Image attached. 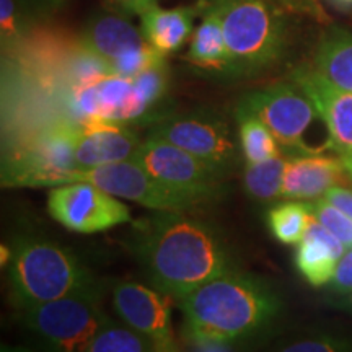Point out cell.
Segmentation results:
<instances>
[{
    "mask_svg": "<svg viewBox=\"0 0 352 352\" xmlns=\"http://www.w3.org/2000/svg\"><path fill=\"white\" fill-rule=\"evenodd\" d=\"M129 246L153 287L173 300L241 270L222 232L184 212H155L135 222Z\"/></svg>",
    "mask_w": 352,
    "mask_h": 352,
    "instance_id": "6da1fadb",
    "label": "cell"
},
{
    "mask_svg": "<svg viewBox=\"0 0 352 352\" xmlns=\"http://www.w3.org/2000/svg\"><path fill=\"white\" fill-rule=\"evenodd\" d=\"M178 302L184 340L232 346L270 333L284 310L270 280L241 270L215 277Z\"/></svg>",
    "mask_w": 352,
    "mask_h": 352,
    "instance_id": "7a4b0ae2",
    "label": "cell"
},
{
    "mask_svg": "<svg viewBox=\"0 0 352 352\" xmlns=\"http://www.w3.org/2000/svg\"><path fill=\"white\" fill-rule=\"evenodd\" d=\"M8 284L16 308L74 296H103L100 280L76 253L33 235L19 236L13 243Z\"/></svg>",
    "mask_w": 352,
    "mask_h": 352,
    "instance_id": "3957f363",
    "label": "cell"
},
{
    "mask_svg": "<svg viewBox=\"0 0 352 352\" xmlns=\"http://www.w3.org/2000/svg\"><path fill=\"white\" fill-rule=\"evenodd\" d=\"M206 3L222 23L233 72H253L283 56L285 28L274 2L206 0Z\"/></svg>",
    "mask_w": 352,
    "mask_h": 352,
    "instance_id": "277c9868",
    "label": "cell"
},
{
    "mask_svg": "<svg viewBox=\"0 0 352 352\" xmlns=\"http://www.w3.org/2000/svg\"><path fill=\"white\" fill-rule=\"evenodd\" d=\"M240 108L270 127L280 147L292 155L333 151L331 138L314 101L294 83H276L246 95Z\"/></svg>",
    "mask_w": 352,
    "mask_h": 352,
    "instance_id": "5b68a950",
    "label": "cell"
},
{
    "mask_svg": "<svg viewBox=\"0 0 352 352\" xmlns=\"http://www.w3.org/2000/svg\"><path fill=\"white\" fill-rule=\"evenodd\" d=\"M19 316L39 352H87L107 314L101 296H74L19 308Z\"/></svg>",
    "mask_w": 352,
    "mask_h": 352,
    "instance_id": "8992f818",
    "label": "cell"
},
{
    "mask_svg": "<svg viewBox=\"0 0 352 352\" xmlns=\"http://www.w3.org/2000/svg\"><path fill=\"white\" fill-rule=\"evenodd\" d=\"M132 160L144 166L157 182L196 206L214 202L227 195L223 184L226 175L164 139L153 135L145 139Z\"/></svg>",
    "mask_w": 352,
    "mask_h": 352,
    "instance_id": "52a82bcc",
    "label": "cell"
},
{
    "mask_svg": "<svg viewBox=\"0 0 352 352\" xmlns=\"http://www.w3.org/2000/svg\"><path fill=\"white\" fill-rule=\"evenodd\" d=\"M80 126L59 121L47 126L21 147L13 165L3 170L8 186L54 188L65 173L76 170V144Z\"/></svg>",
    "mask_w": 352,
    "mask_h": 352,
    "instance_id": "ba28073f",
    "label": "cell"
},
{
    "mask_svg": "<svg viewBox=\"0 0 352 352\" xmlns=\"http://www.w3.org/2000/svg\"><path fill=\"white\" fill-rule=\"evenodd\" d=\"M67 183H90L120 199L138 202L155 212H186L197 208L186 197L157 182L135 160L72 170L65 173L56 186Z\"/></svg>",
    "mask_w": 352,
    "mask_h": 352,
    "instance_id": "9c48e42d",
    "label": "cell"
},
{
    "mask_svg": "<svg viewBox=\"0 0 352 352\" xmlns=\"http://www.w3.org/2000/svg\"><path fill=\"white\" fill-rule=\"evenodd\" d=\"M78 41L103 60L109 72L127 78L164 59V54L147 43L140 30L113 13L96 15L88 21Z\"/></svg>",
    "mask_w": 352,
    "mask_h": 352,
    "instance_id": "30bf717a",
    "label": "cell"
},
{
    "mask_svg": "<svg viewBox=\"0 0 352 352\" xmlns=\"http://www.w3.org/2000/svg\"><path fill=\"white\" fill-rule=\"evenodd\" d=\"M47 212L56 222L77 233H98L132 220L120 197L90 183H67L51 188Z\"/></svg>",
    "mask_w": 352,
    "mask_h": 352,
    "instance_id": "8fae6325",
    "label": "cell"
},
{
    "mask_svg": "<svg viewBox=\"0 0 352 352\" xmlns=\"http://www.w3.org/2000/svg\"><path fill=\"white\" fill-rule=\"evenodd\" d=\"M151 135L192 153L226 176L239 166V148L230 127L214 114L191 113L166 118L153 126Z\"/></svg>",
    "mask_w": 352,
    "mask_h": 352,
    "instance_id": "7c38bea8",
    "label": "cell"
},
{
    "mask_svg": "<svg viewBox=\"0 0 352 352\" xmlns=\"http://www.w3.org/2000/svg\"><path fill=\"white\" fill-rule=\"evenodd\" d=\"M118 318L151 342L153 352H182L173 329V298L138 280H120L111 289Z\"/></svg>",
    "mask_w": 352,
    "mask_h": 352,
    "instance_id": "4fadbf2b",
    "label": "cell"
},
{
    "mask_svg": "<svg viewBox=\"0 0 352 352\" xmlns=\"http://www.w3.org/2000/svg\"><path fill=\"white\" fill-rule=\"evenodd\" d=\"M294 82L314 101L331 138L333 151L342 160H352V94L327 80L316 69L300 67Z\"/></svg>",
    "mask_w": 352,
    "mask_h": 352,
    "instance_id": "5bb4252c",
    "label": "cell"
},
{
    "mask_svg": "<svg viewBox=\"0 0 352 352\" xmlns=\"http://www.w3.org/2000/svg\"><path fill=\"white\" fill-rule=\"evenodd\" d=\"M352 178L341 157L323 153L292 155L285 166L283 199L316 201L334 186H349Z\"/></svg>",
    "mask_w": 352,
    "mask_h": 352,
    "instance_id": "9a60e30c",
    "label": "cell"
},
{
    "mask_svg": "<svg viewBox=\"0 0 352 352\" xmlns=\"http://www.w3.org/2000/svg\"><path fill=\"white\" fill-rule=\"evenodd\" d=\"M140 144L138 135L121 122L85 121L80 124L77 135L76 165L77 168H94L132 160Z\"/></svg>",
    "mask_w": 352,
    "mask_h": 352,
    "instance_id": "2e32d148",
    "label": "cell"
},
{
    "mask_svg": "<svg viewBox=\"0 0 352 352\" xmlns=\"http://www.w3.org/2000/svg\"><path fill=\"white\" fill-rule=\"evenodd\" d=\"M344 254V245L318 220L311 219L305 235L297 245L294 263L297 271L314 287L331 283L338 261Z\"/></svg>",
    "mask_w": 352,
    "mask_h": 352,
    "instance_id": "e0dca14e",
    "label": "cell"
},
{
    "mask_svg": "<svg viewBox=\"0 0 352 352\" xmlns=\"http://www.w3.org/2000/svg\"><path fill=\"white\" fill-rule=\"evenodd\" d=\"M202 12V2L192 7L160 8L153 6L140 15V32L162 54L178 51L192 34L195 19Z\"/></svg>",
    "mask_w": 352,
    "mask_h": 352,
    "instance_id": "ac0fdd59",
    "label": "cell"
},
{
    "mask_svg": "<svg viewBox=\"0 0 352 352\" xmlns=\"http://www.w3.org/2000/svg\"><path fill=\"white\" fill-rule=\"evenodd\" d=\"M202 21L191 36L189 63L208 70H232V57L228 52L226 34L219 16L202 0Z\"/></svg>",
    "mask_w": 352,
    "mask_h": 352,
    "instance_id": "d6986e66",
    "label": "cell"
},
{
    "mask_svg": "<svg viewBox=\"0 0 352 352\" xmlns=\"http://www.w3.org/2000/svg\"><path fill=\"white\" fill-rule=\"evenodd\" d=\"M315 69L333 85L352 94V33L329 30L316 47Z\"/></svg>",
    "mask_w": 352,
    "mask_h": 352,
    "instance_id": "ffe728a7",
    "label": "cell"
},
{
    "mask_svg": "<svg viewBox=\"0 0 352 352\" xmlns=\"http://www.w3.org/2000/svg\"><path fill=\"white\" fill-rule=\"evenodd\" d=\"M314 219V206L287 199L271 208L266 214L267 230L279 243L298 245Z\"/></svg>",
    "mask_w": 352,
    "mask_h": 352,
    "instance_id": "44dd1931",
    "label": "cell"
},
{
    "mask_svg": "<svg viewBox=\"0 0 352 352\" xmlns=\"http://www.w3.org/2000/svg\"><path fill=\"white\" fill-rule=\"evenodd\" d=\"M236 120H239L240 153L245 164H259L283 155L274 134L258 116L239 107Z\"/></svg>",
    "mask_w": 352,
    "mask_h": 352,
    "instance_id": "7402d4cb",
    "label": "cell"
},
{
    "mask_svg": "<svg viewBox=\"0 0 352 352\" xmlns=\"http://www.w3.org/2000/svg\"><path fill=\"white\" fill-rule=\"evenodd\" d=\"M287 158L284 155L259 164H245L241 184L245 195L258 202H271L283 197V184Z\"/></svg>",
    "mask_w": 352,
    "mask_h": 352,
    "instance_id": "603a6c76",
    "label": "cell"
},
{
    "mask_svg": "<svg viewBox=\"0 0 352 352\" xmlns=\"http://www.w3.org/2000/svg\"><path fill=\"white\" fill-rule=\"evenodd\" d=\"M87 352H153V347L124 321L107 315Z\"/></svg>",
    "mask_w": 352,
    "mask_h": 352,
    "instance_id": "cb8c5ba5",
    "label": "cell"
},
{
    "mask_svg": "<svg viewBox=\"0 0 352 352\" xmlns=\"http://www.w3.org/2000/svg\"><path fill=\"white\" fill-rule=\"evenodd\" d=\"M271 352H352V340L344 333L311 329L279 342Z\"/></svg>",
    "mask_w": 352,
    "mask_h": 352,
    "instance_id": "d4e9b609",
    "label": "cell"
},
{
    "mask_svg": "<svg viewBox=\"0 0 352 352\" xmlns=\"http://www.w3.org/2000/svg\"><path fill=\"white\" fill-rule=\"evenodd\" d=\"M132 82L148 109L155 107L165 96L166 87H168V67H166L165 59L158 60L148 69H145L144 72L132 77Z\"/></svg>",
    "mask_w": 352,
    "mask_h": 352,
    "instance_id": "484cf974",
    "label": "cell"
},
{
    "mask_svg": "<svg viewBox=\"0 0 352 352\" xmlns=\"http://www.w3.org/2000/svg\"><path fill=\"white\" fill-rule=\"evenodd\" d=\"M314 215L323 227H327L336 239L342 241V245L352 248V219L346 215L341 209L333 206L327 199H316L314 204Z\"/></svg>",
    "mask_w": 352,
    "mask_h": 352,
    "instance_id": "4316f807",
    "label": "cell"
},
{
    "mask_svg": "<svg viewBox=\"0 0 352 352\" xmlns=\"http://www.w3.org/2000/svg\"><path fill=\"white\" fill-rule=\"evenodd\" d=\"M0 30H2V41L7 46L20 41L19 16L13 0H0Z\"/></svg>",
    "mask_w": 352,
    "mask_h": 352,
    "instance_id": "83f0119b",
    "label": "cell"
},
{
    "mask_svg": "<svg viewBox=\"0 0 352 352\" xmlns=\"http://www.w3.org/2000/svg\"><path fill=\"white\" fill-rule=\"evenodd\" d=\"M329 290L336 296L352 292V250L342 254L340 261H338L333 279L329 283Z\"/></svg>",
    "mask_w": 352,
    "mask_h": 352,
    "instance_id": "f1b7e54d",
    "label": "cell"
},
{
    "mask_svg": "<svg viewBox=\"0 0 352 352\" xmlns=\"http://www.w3.org/2000/svg\"><path fill=\"white\" fill-rule=\"evenodd\" d=\"M271 2L277 3V6L289 12L311 16V19L318 20L321 23H328L329 21V16L323 10V7L320 6L318 0H271Z\"/></svg>",
    "mask_w": 352,
    "mask_h": 352,
    "instance_id": "f546056e",
    "label": "cell"
},
{
    "mask_svg": "<svg viewBox=\"0 0 352 352\" xmlns=\"http://www.w3.org/2000/svg\"><path fill=\"white\" fill-rule=\"evenodd\" d=\"M328 202H331L333 206H336L338 209H341L346 215H349L352 219V189L342 188V186H334L329 189L327 195L323 196Z\"/></svg>",
    "mask_w": 352,
    "mask_h": 352,
    "instance_id": "4dcf8cb0",
    "label": "cell"
},
{
    "mask_svg": "<svg viewBox=\"0 0 352 352\" xmlns=\"http://www.w3.org/2000/svg\"><path fill=\"white\" fill-rule=\"evenodd\" d=\"M182 352H233L232 344L217 341H186L182 346Z\"/></svg>",
    "mask_w": 352,
    "mask_h": 352,
    "instance_id": "1f68e13d",
    "label": "cell"
},
{
    "mask_svg": "<svg viewBox=\"0 0 352 352\" xmlns=\"http://www.w3.org/2000/svg\"><path fill=\"white\" fill-rule=\"evenodd\" d=\"M126 10H129L132 13H139L142 15L145 10L153 6H158V0H118Z\"/></svg>",
    "mask_w": 352,
    "mask_h": 352,
    "instance_id": "d6a6232c",
    "label": "cell"
},
{
    "mask_svg": "<svg viewBox=\"0 0 352 352\" xmlns=\"http://www.w3.org/2000/svg\"><path fill=\"white\" fill-rule=\"evenodd\" d=\"M327 302L333 308H336V310L346 311V314L352 315V292L342 294V296H336V294H334V296L329 297Z\"/></svg>",
    "mask_w": 352,
    "mask_h": 352,
    "instance_id": "836d02e7",
    "label": "cell"
},
{
    "mask_svg": "<svg viewBox=\"0 0 352 352\" xmlns=\"http://www.w3.org/2000/svg\"><path fill=\"white\" fill-rule=\"evenodd\" d=\"M329 2H331L338 10H342V12L351 10L352 8V0H329Z\"/></svg>",
    "mask_w": 352,
    "mask_h": 352,
    "instance_id": "e575fe53",
    "label": "cell"
},
{
    "mask_svg": "<svg viewBox=\"0 0 352 352\" xmlns=\"http://www.w3.org/2000/svg\"><path fill=\"white\" fill-rule=\"evenodd\" d=\"M342 162H344L346 170L349 171V175H351V178H352V160H342Z\"/></svg>",
    "mask_w": 352,
    "mask_h": 352,
    "instance_id": "d590c367",
    "label": "cell"
},
{
    "mask_svg": "<svg viewBox=\"0 0 352 352\" xmlns=\"http://www.w3.org/2000/svg\"><path fill=\"white\" fill-rule=\"evenodd\" d=\"M54 2H63V0H54Z\"/></svg>",
    "mask_w": 352,
    "mask_h": 352,
    "instance_id": "8d00e7d4",
    "label": "cell"
}]
</instances>
